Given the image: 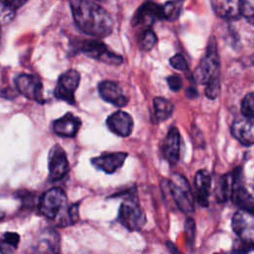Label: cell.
I'll list each match as a JSON object with an SVG mask.
<instances>
[{"mask_svg": "<svg viewBox=\"0 0 254 254\" xmlns=\"http://www.w3.org/2000/svg\"><path fill=\"white\" fill-rule=\"evenodd\" d=\"M27 0H0V25L10 23L15 15L16 10L23 6Z\"/></svg>", "mask_w": 254, "mask_h": 254, "instance_id": "23", "label": "cell"}, {"mask_svg": "<svg viewBox=\"0 0 254 254\" xmlns=\"http://www.w3.org/2000/svg\"><path fill=\"white\" fill-rule=\"evenodd\" d=\"M2 252H3V250H2V249H1V247H0V253H2Z\"/></svg>", "mask_w": 254, "mask_h": 254, "instance_id": "34", "label": "cell"}, {"mask_svg": "<svg viewBox=\"0 0 254 254\" xmlns=\"http://www.w3.org/2000/svg\"><path fill=\"white\" fill-rule=\"evenodd\" d=\"M60 250V236L53 229L44 230L37 238L35 245L36 252L56 253Z\"/></svg>", "mask_w": 254, "mask_h": 254, "instance_id": "22", "label": "cell"}, {"mask_svg": "<svg viewBox=\"0 0 254 254\" xmlns=\"http://www.w3.org/2000/svg\"><path fill=\"white\" fill-rule=\"evenodd\" d=\"M106 125L114 134L121 137H127L133 130V119L127 112L119 110L112 113L107 118Z\"/></svg>", "mask_w": 254, "mask_h": 254, "instance_id": "14", "label": "cell"}, {"mask_svg": "<svg viewBox=\"0 0 254 254\" xmlns=\"http://www.w3.org/2000/svg\"><path fill=\"white\" fill-rule=\"evenodd\" d=\"M71 13L77 27L85 34L104 38L113 30V19L99 4L92 0H70Z\"/></svg>", "mask_w": 254, "mask_h": 254, "instance_id": "1", "label": "cell"}, {"mask_svg": "<svg viewBox=\"0 0 254 254\" xmlns=\"http://www.w3.org/2000/svg\"><path fill=\"white\" fill-rule=\"evenodd\" d=\"M0 240L4 245H6L5 247L16 249L20 241V236L16 232H5L2 234Z\"/></svg>", "mask_w": 254, "mask_h": 254, "instance_id": "30", "label": "cell"}, {"mask_svg": "<svg viewBox=\"0 0 254 254\" xmlns=\"http://www.w3.org/2000/svg\"><path fill=\"white\" fill-rule=\"evenodd\" d=\"M166 186L175 204L182 212L190 214L194 211V196L188 180L183 175L173 174L170 180L166 181Z\"/></svg>", "mask_w": 254, "mask_h": 254, "instance_id": "4", "label": "cell"}, {"mask_svg": "<svg viewBox=\"0 0 254 254\" xmlns=\"http://www.w3.org/2000/svg\"><path fill=\"white\" fill-rule=\"evenodd\" d=\"M170 64L172 65V67H174L175 69H178V70H188V68H189L187 60L181 54H176L175 56H173L170 59Z\"/></svg>", "mask_w": 254, "mask_h": 254, "instance_id": "31", "label": "cell"}, {"mask_svg": "<svg viewBox=\"0 0 254 254\" xmlns=\"http://www.w3.org/2000/svg\"><path fill=\"white\" fill-rule=\"evenodd\" d=\"M118 221L129 231H138L146 223V215L140 206L136 192H129L120 204Z\"/></svg>", "mask_w": 254, "mask_h": 254, "instance_id": "5", "label": "cell"}, {"mask_svg": "<svg viewBox=\"0 0 254 254\" xmlns=\"http://www.w3.org/2000/svg\"><path fill=\"white\" fill-rule=\"evenodd\" d=\"M68 170L69 165L65 152L61 146L55 145L49 154V179L59 181L67 174Z\"/></svg>", "mask_w": 254, "mask_h": 254, "instance_id": "9", "label": "cell"}, {"mask_svg": "<svg viewBox=\"0 0 254 254\" xmlns=\"http://www.w3.org/2000/svg\"><path fill=\"white\" fill-rule=\"evenodd\" d=\"M164 19L163 16V5H159L152 1L143 3L137 12L135 13L132 24L135 25H146L151 26L155 21Z\"/></svg>", "mask_w": 254, "mask_h": 254, "instance_id": "11", "label": "cell"}, {"mask_svg": "<svg viewBox=\"0 0 254 254\" xmlns=\"http://www.w3.org/2000/svg\"><path fill=\"white\" fill-rule=\"evenodd\" d=\"M127 155L128 154L125 152L104 153L98 157L92 158L90 162L94 168L106 174H113L124 164Z\"/></svg>", "mask_w": 254, "mask_h": 254, "instance_id": "12", "label": "cell"}, {"mask_svg": "<svg viewBox=\"0 0 254 254\" xmlns=\"http://www.w3.org/2000/svg\"><path fill=\"white\" fill-rule=\"evenodd\" d=\"M254 250V241L246 240L243 238L238 237L233 242L232 251L237 253H248Z\"/></svg>", "mask_w": 254, "mask_h": 254, "instance_id": "28", "label": "cell"}, {"mask_svg": "<svg viewBox=\"0 0 254 254\" xmlns=\"http://www.w3.org/2000/svg\"><path fill=\"white\" fill-rule=\"evenodd\" d=\"M239 171L240 170L237 169L236 171L228 173L220 178L216 189V196L219 201H224L231 197L235 187L240 182L241 175Z\"/></svg>", "mask_w": 254, "mask_h": 254, "instance_id": "21", "label": "cell"}, {"mask_svg": "<svg viewBox=\"0 0 254 254\" xmlns=\"http://www.w3.org/2000/svg\"><path fill=\"white\" fill-rule=\"evenodd\" d=\"M241 1V16H243L247 22L254 25V0H240Z\"/></svg>", "mask_w": 254, "mask_h": 254, "instance_id": "29", "label": "cell"}, {"mask_svg": "<svg viewBox=\"0 0 254 254\" xmlns=\"http://www.w3.org/2000/svg\"><path fill=\"white\" fill-rule=\"evenodd\" d=\"M80 125L81 121L77 116H74L71 113H66L54 122L53 129L59 136L71 138L76 135Z\"/></svg>", "mask_w": 254, "mask_h": 254, "instance_id": "18", "label": "cell"}, {"mask_svg": "<svg viewBox=\"0 0 254 254\" xmlns=\"http://www.w3.org/2000/svg\"><path fill=\"white\" fill-rule=\"evenodd\" d=\"M211 177L206 170H199L194 177V187L197 202L202 206H208V196L210 192Z\"/></svg>", "mask_w": 254, "mask_h": 254, "instance_id": "20", "label": "cell"}, {"mask_svg": "<svg viewBox=\"0 0 254 254\" xmlns=\"http://www.w3.org/2000/svg\"><path fill=\"white\" fill-rule=\"evenodd\" d=\"M80 74L75 69H68L64 72L58 79L55 88V96L58 99L64 100L68 104H74V92L79 84Z\"/></svg>", "mask_w": 254, "mask_h": 254, "instance_id": "7", "label": "cell"}, {"mask_svg": "<svg viewBox=\"0 0 254 254\" xmlns=\"http://www.w3.org/2000/svg\"><path fill=\"white\" fill-rule=\"evenodd\" d=\"M230 198L241 209L254 212V185H244L240 181Z\"/></svg>", "mask_w": 254, "mask_h": 254, "instance_id": "17", "label": "cell"}, {"mask_svg": "<svg viewBox=\"0 0 254 254\" xmlns=\"http://www.w3.org/2000/svg\"><path fill=\"white\" fill-rule=\"evenodd\" d=\"M180 151H181V134L177 127L173 126L169 129L163 145L162 152L164 158L170 163L175 164L180 159Z\"/></svg>", "mask_w": 254, "mask_h": 254, "instance_id": "13", "label": "cell"}, {"mask_svg": "<svg viewBox=\"0 0 254 254\" xmlns=\"http://www.w3.org/2000/svg\"><path fill=\"white\" fill-rule=\"evenodd\" d=\"M15 85L18 91L25 97L44 103V86L42 81L35 75L23 73L16 77Z\"/></svg>", "mask_w": 254, "mask_h": 254, "instance_id": "8", "label": "cell"}, {"mask_svg": "<svg viewBox=\"0 0 254 254\" xmlns=\"http://www.w3.org/2000/svg\"><path fill=\"white\" fill-rule=\"evenodd\" d=\"M98 92L102 99L115 106L122 107L125 106L128 102V98L123 93L121 87L114 81H101L98 84Z\"/></svg>", "mask_w": 254, "mask_h": 254, "instance_id": "15", "label": "cell"}, {"mask_svg": "<svg viewBox=\"0 0 254 254\" xmlns=\"http://www.w3.org/2000/svg\"><path fill=\"white\" fill-rule=\"evenodd\" d=\"M178 1H183V0H178Z\"/></svg>", "mask_w": 254, "mask_h": 254, "instance_id": "36", "label": "cell"}, {"mask_svg": "<svg viewBox=\"0 0 254 254\" xmlns=\"http://www.w3.org/2000/svg\"><path fill=\"white\" fill-rule=\"evenodd\" d=\"M157 43V36L152 30H146L142 33L139 39L140 49L143 51H150Z\"/></svg>", "mask_w": 254, "mask_h": 254, "instance_id": "26", "label": "cell"}, {"mask_svg": "<svg viewBox=\"0 0 254 254\" xmlns=\"http://www.w3.org/2000/svg\"><path fill=\"white\" fill-rule=\"evenodd\" d=\"M231 225L238 237L254 241V212L245 209L236 211L232 217Z\"/></svg>", "mask_w": 254, "mask_h": 254, "instance_id": "10", "label": "cell"}, {"mask_svg": "<svg viewBox=\"0 0 254 254\" xmlns=\"http://www.w3.org/2000/svg\"><path fill=\"white\" fill-rule=\"evenodd\" d=\"M67 198L64 191L60 188L47 190L40 198L39 210L41 214L49 219H58L62 226L66 225Z\"/></svg>", "mask_w": 254, "mask_h": 254, "instance_id": "3", "label": "cell"}, {"mask_svg": "<svg viewBox=\"0 0 254 254\" xmlns=\"http://www.w3.org/2000/svg\"><path fill=\"white\" fill-rule=\"evenodd\" d=\"M182 11L181 4L177 2H167L163 5V16L165 20L174 21L176 20Z\"/></svg>", "mask_w": 254, "mask_h": 254, "instance_id": "25", "label": "cell"}, {"mask_svg": "<svg viewBox=\"0 0 254 254\" xmlns=\"http://www.w3.org/2000/svg\"><path fill=\"white\" fill-rule=\"evenodd\" d=\"M186 232H187V239L191 240V242L194 240V233H195V225L192 218H188L186 221L185 226Z\"/></svg>", "mask_w": 254, "mask_h": 254, "instance_id": "33", "label": "cell"}, {"mask_svg": "<svg viewBox=\"0 0 254 254\" xmlns=\"http://www.w3.org/2000/svg\"><path fill=\"white\" fill-rule=\"evenodd\" d=\"M214 13L225 20H236L241 16L240 0H210Z\"/></svg>", "mask_w": 254, "mask_h": 254, "instance_id": "19", "label": "cell"}, {"mask_svg": "<svg viewBox=\"0 0 254 254\" xmlns=\"http://www.w3.org/2000/svg\"><path fill=\"white\" fill-rule=\"evenodd\" d=\"M232 135L243 145H254V118L245 117L236 120L231 125Z\"/></svg>", "mask_w": 254, "mask_h": 254, "instance_id": "16", "label": "cell"}, {"mask_svg": "<svg viewBox=\"0 0 254 254\" xmlns=\"http://www.w3.org/2000/svg\"><path fill=\"white\" fill-rule=\"evenodd\" d=\"M0 39H1V30H0Z\"/></svg>", "mask_w": 254, "mask_h": 254, "instance_id": "35", "label": "cell"}, {"mask_svg": "<svg viewBox=\"0 0 254 254\" xmlns=\"http://www.w3.org/2000/svg\"><path fill=\"white\" fill-rule=\"evenodd\" d=\"M193 79L199 84H205L204 93L209 99H214L220 92V61L215 39L207 44L204 56L192 73Z\"/></svg>", "mask_w": 254, "mask_h": 254, "instance_id": "2", "label": "cell"}, {"mask_svg": "<svg viewBox=\"0 0 254 254\" xmlns=\"http://www.w3.org/2000/svg\"><path fill=\"white\" fill-rule=\"evenodd\" d=\"M241 112L245 117L254 118V92L244 96L241 102Z\"/></svg>", "mask_w": 254, "mask_h": 254, "instance_id": "27", "label": "cell"}, {"mask_svg": "<svg viewBox=\"0 0 254 254\" xmlns=\"http://www.w3.org/2000/svg\"><path fill=\"white\" fill-rule=\"evenodd\" d=\"M81 52L89 58L97 60L107 64H120L123 59L110 51L108 47L99 40H86L81 45Z\"/></svg>", "mask_w": 254, "mask_h": 254, "instance_id": "6", "label": "cell"}, {"mask_svg": "<svg viewBox=\"0 0 254 254\" xmlns=\"http://www.w3.org/2000/svg\"><path fill=\"white\" fill-rule=\"evenodd\" d=\"M167 83L173 91H179L183 87V79L179 74H172L168 76Z\"/></svg>", "mask_w": 254, "mask_h": 254, "instance_id": "32", "label": "cell"}, {"mask_svg": "<svg viewBox=\"0 0 254 254\" xmlns=\"http://www.w3.org/2000/svg\"><path fill=\"white\" fill-rule=\"evenodd\" d=\"M154 120L159 123L167 120L174 111V105L164 97H155L153 100Z\"/></svg>", "mask_w": 254, "mask_h": 254, "instance_id": "24", "label": "cell"}]
</instances>
